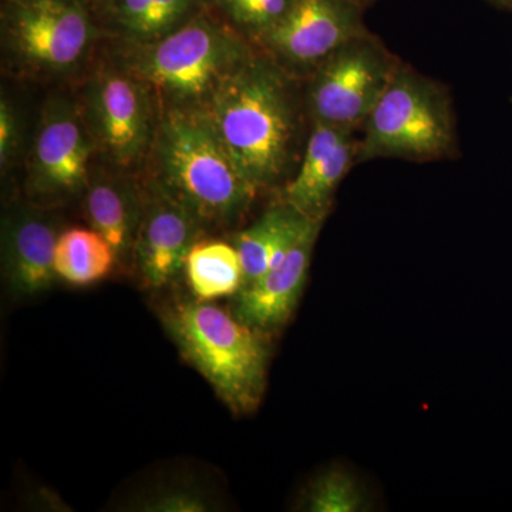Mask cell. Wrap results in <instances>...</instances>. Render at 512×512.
Returning <instances> with one entry per match:
<instances>
[{"label": "cell", "instance_id": "obj_9", "mask_svg": "<svg viewBox=\"0 0 512 512\" xmlns=\"http://www.w3.org/2000/svg\"><path fill=\"white\" fill-rule=\"evenodd\" d=\"M201 224L180 202L153 184L144 198L134 261L143 284L161 289L184 271Z\"/></svg>", "mask_w": 512, "mask_h": 512}, {"label": "cell", "instance_id": "obj_25", "mask_svg": "<svg viewBox=\"0 0 512 512\" xmlns=\"http://www.w3.org/2000/svg\"><path fill=\"white\" fill-rule=\"evenodd\" d=\"M356 2L359 3V5L366 10L367 8H369V6H372L373 3L376 2V0H356Z\"/></svg>", "mask_w": 512, "mask_h": 512}, {"label": "cell", "instance_id": "obj_22", "mask_svg": "<svg viewBox=\"0 0 512 512\" xmlns=\"http://www.w3.org/2000/svg\"><path fill=\"white\" fill-rule=\"evenodd\" d=\"M141 510L151 512H204L210 510L207 497L197 488L175 487L151 495Z\"/></svg>", "mask_w": 512, "mask_h": 512}, {"label": "cell", "instance_id": "obj_19", "mask_svg": "<svg viewBox=\"0 0 512 512\" xmlns=\"http://www.w3.org/2000/svg\"><path fill=\"white\" fill-rule=\"evenodd\" d=\"M201 0H111L114 18L128 35L160 39L197 16Z\"/></svg>", "mask_w": 512, "mask_h": 512}, {"label": "cell", "instance_id": "obj_12", "mask_svg": "<svg viewBox=\"0 0 512 512\" xmlns=\"http://www.w3.org/2000/svg\"><path fill=\"white\" fill-rule=\"evenodd\" d=\"M90 146L79 114L66 101L49 104L33 148L30 180L40 194L79 191L87 181Z\"/></svg>", "mask_w": 512, "mask_h": 512}, {"label": "cell", "instance_id": "obj_23", "mask_svg": "<svg viewBox=\"0 0 512 512\" xmlns=\"http://www.w3.org/2000/svg\"><path fill=\"white\" fill-rule=\"evenodd\" d=\"M18 144V123L8 103L0 106V163L5 167L15 153Z\"/></svg>", "mask_w": 512, "mask_h": 512}, {"label": "cell", "instance_id": "obj_20", "mask_svg": "<svg viewBox=\"0 0 512 512\" xmlns=\"http://www.w3.org/2000/svg\"><path fill=\"white\" fill-rule=\"evenodd\" d=\"M217 3L235 28L258 42L284 18L293 0H217Z\"/></svg>", "mask_w": 512, "mask_h": 512}, {"label": "cell", "instance_id": "obj_24", "mask_svg": "<svg viewBox=\"0 0 512 512\" xmlns=\"http://www.w3.org/2000/svg\"><path fill=\"white\" fill-rule=\"evenodd\" d=\"M487 2L497 6V8L511 10L512 12V0H487Z\"/></svg>", "mask_w": 512, "mask_h": 512}, {"label": "cell", "instance_id": "obj_17", "mask_svg": "<svg viewBox=\"0 0 512 512\" xmlns=\"http://www.w3.org/2000/svg\"><path fill=\"white\" fill-rule=\"evenodd\" d=\"M184 271L192 295L200 302L237 295L244 285V268L238 249L218 239L195 242Z\"/></svg>", "mask_w": 512, "mask_h": 512}, {"label": "cell", "instance_id": "obj_27", "mask_svg": "<svg viewBox=\"0 0 512 512\" xmlns=\"http://www.w3.org/2000/svg\"><path fill=\"white\" fill-rule=\"evenodd\" d=\"M16 2H29V0H16Z\"/></svg>", "mask_w": 512, "mask_h": 512}, {"label": "cell", "instance_id": "obj_4", "mask_svg": "<svg viewBox=\"0 0 512 512\" xmlns=\"http://www.w3.org/2000/svg\"><path fill=\"white\" fill-rule=\"evenodd\" d=\"M359 133L356 164L380 158L431 163L450 160L458 151L450 93L404 62Z\"/></svg>", "mask_w": 512, "mask_h": 512}, {"label": "cell", "instance_id": "obj_21", "mask_svg": "<svg viewBox=\"0 0 512 512\" xmlns=\"http://www.w3.org/2000/svg\"><path fill=\"white\" fill-rule=\"evenodd\" d=\"M362 495L353 478L343 471H329L313 483L306 510L313 512L359 511Z\"/></svg>", "mask_w": 512, "mask_h": 512}, {"label": "cell", "instance_id": "obj_15", "mask_svg": "<svg viewBox=\"0 0 512 512\" xmlns=\"http://www.w3.org/2000/svg\"><path fill=\"white\" fill-rule=\"evenodd\" d=\"M309 220L285 201L279 202L254 224L235 235V248L244 268V285L254 284L275 268L308 227Z\"/></svg>", "mask_w": 512, "mask_h": 512}, {"label": "cell", "instance_id": "obj_2", "mask_svg": "<svg viewBox=\"0 0 512 512\" xmlns=\"http://www.w3.org/2000/svg\"><path fill=\"white\" fill-rule=\"evenodd\" d=\"M156 184L201 227H229L244 217L255 187L229 157L200 110L171 109L156 136Z\"/></svg>", "mask_w": 512, "mask_h": 512}, {"label": "cell", "instance_id": "obj_13", "mask_svg": "<svg viewBox=\"0 0 512 512\" xmlns=\"http://www.w3.org/2000/svg\"><path fill=\"white\" fill-rule=\"evenodd\" d=\"M325 221H311L285 258L235 298V316L258 330L281 328L291 318L308 278L316 239Z\"/></svg>", "mask_w": 512, "mask_h": 512}, {"label": "cell", "instance_id": "obj_3", "mask_svg": "<svg viewBox=\"0 0 512 512\" xmlns=\"http://www.w3.org/2000/svg\"><path fill=\"white\" fill-rule=\"evenodd\" d=\"M164 325L185 359L232 412H254L264 396L269 359L261 330L197 299L168 308Z\"/></svg>", "mask_w": 512, "mask_h": 512}, {"label": "cell", "instance_id": "obj_26", "mask_svg": "<svg viewBox=\"0 0 512 512\" xmlns=\"http://www.w3.org/2000/svg\"><path fill=\"white\" fill-rule=\"evenodd\" d=\"M73 2H79V3H86V2H90V0H73Z\"/></svg>", "mask_w": 512, "mask_h": 512}, {"label": "cell", "instance_id": "obj_6", "mask_svg": "<svg viewBox=\"0 0 512 512\" xmlns=\"http://www.w3.org/2000/svg\"><path fill=\"white\" fill-rule=\"evenodd\" d=\"M402 62L370 30L350 39L306 77L311 123L359 133Z\"/></svg>", "mask_w": 512, "mask_h": 512}, {"label": "cell", "instance_id": "obj_16", "mask_svg": "<svg viewBox=\"0 0 512 512\" xmlns=\"http://www.w3.org/2000/svg\"><path fill=\"white\" fill-rule=\"evenodd\" d=\"M143 205V195L123 181L104 178L89 185L87 220L94 231L109 242L117 261L134 255Z\"/></svg>", "mask_w": 512, "mask_h": 512}, {"label": "cell", "instance_id": "obj_14", "mask_svg": "<svg viewBox=\"0 0 512 512\" xmlns=\"http://www.w3.org/2000/svg\"><path fill=\"white\" fill-rule=\"evenodd\" d=\"M3 272L9 291L19 298L46 291L57 278L55 224L42 212L16 208L3 222Z\"/></svg>", "mask_w": 512, "mask_h": 512}, {"label": "cell", "instance_id": "obj_1", "mask_svg": "<svg viewBox=\"0 0 512 512\" xmlns=\"http://www.w3.org/2000/svg\"><path fill=\"white\" fill-rule=\"evenodd\" d=\"M298 80L272 57L254 52L200 110L258 191L285 185L301 163L303 120L309 113Z\"/></svg>", "mask_w": 512, "mask_h": 512}, {"label": "cell", "instance_id": "obj_11", "mask_svg": "<svg viewBox=\"0 0 512 512\" xmlns=\"http://www.w3.org/2000/svg\"><path fill=\"white\" fill-rule=\"evenodd\" d=\"M357 133L312 123L301 163L284 185L282 201L309 220L325 221L335 192L356 164Z\"/></svg>", "mask_w": 512, "mask_h": 512}, {"label": "cell", "instance_id": "obj_7", "mask_svg": "<svg viewBox=\"0 0 512 512\" xmlns=\"http://www.w3.org/2000/svg\"><path fill=\"white\" fill-rule=\"evenodd\" d=\"M363 12L356 0H293L258 45L286 72L308 77L336 49L369 30Z\"/></svg>", "mask_w": 512, "mask_h": 512}, {"label": "cell", "instance_id": "obj_10", "mask_svg": "<svg viewBox=\"0 0 512 512\" xmlns=\"http://www.w3.org/2000/svg\"><path fill=\"white\" fill-rule=\"evenodd\" d=\"M93 133L101 148L120 167H130L150 143V103L138 79L104 73L89 96Z\"/></svg>", "mask_w": 512, "mask_h": 512}, {"label": "cell", "instance_id": "obj_18", "mask_svg": "<svg viewBox=\"0 0 512 512\" xmlns=\"http://www.w3.org/2000/svg\"><path fill=\"white\" fill-rule=\"evenodd\" d=\"M117 262L113 248L94 229L72 228L57 238L55 269L59 278L74 286L96 284Z\"/></svg>", "mask_w": 512, "mask_h": 512}, {"label": "cell", "instance_id": "obj_5", "mask_svg": "<svg viewBox=\"0 0 512 512\" xmlns=\"http://www.w3.org/2000/svg\"><path fill=\"white\" fill-rule=\"evenodd\" d=\"M254 55L244 37L208 16H194L133 57L134 76L154 87L174 109L202 110L222 82Z\"/></svg>", "mask_w": 512, "mask_h": 512}, {"label": "cell", "instance_id": "obj_8", "mask_svg": "<svg viewBox=\"0 0 512 512\" xmlns=\"http://www.w3.org/2000/svg\"><path fill=\"white\" fill-rule=\"evenodd\" d=\"M5 28L16 52L46 69L72 66L93 36L89 13L73 0H9Z\"/></svg>", "mask_w": 512, "mask_h": 512}]
</instances>
